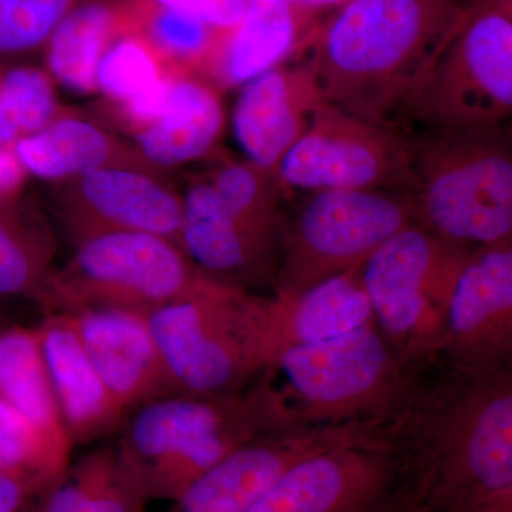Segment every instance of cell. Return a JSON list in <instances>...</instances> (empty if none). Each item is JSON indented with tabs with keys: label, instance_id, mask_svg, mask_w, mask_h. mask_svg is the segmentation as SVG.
Wrapping results in <instances>:
<instances>
[{
	"label": "cell",
	"instance_id": "4316f807",
	"mask_svg": "<svg viewBox=\"0 0 512 512\" xmlns=\"http://www.w3.org/2000/svg\"><path fill=\"white\" fill-rule=\"evenodd\" d=\"M57 242L45 215L20 198L0 205V301L35 298L53 269Z\"/></svg>",
	"mask_w": 512,
	"mask_h": 512
},
{
	"label": "cell",
	"instance_id": "7c38bea8",
	"mask_svg": "<svg viewBox=\"0 0 512 512\" xmlns=\"http://www.w3.org/2000/svg\"><path fill=\"white\" fill-rule=\"evenodd\" d=\"M275 180L284 190L412 192V141L386 124L323 104L282 158Z\"/></svg>",
	"mask_w": 512,
	"mask_h": 512
},
{
	"label": "cell",
	"instance_id": "f546056e",
	"mask_svg": "<svg viewBox=\"0 0 512 512\" xmlns=\"http://www.w3.org/2000/svg\"><path fill=\"white\" fill-rule=\"evenodd\" d=\"M205 178L237 220L281 248L284 220L279 212V187L274 175L247 160L220 157Z\"/></svg>",
	"mask_w": 512,
	"mask_h": 512
},
{
	"label": "cell",
	"instance_id": "277c9868",
	"mask_svg": "<svg viewBox=\"0 0 512 512\" xmlns=\"http://www.w3.org/2000/svg\"><path fill=\"white\" fill-rule=\"evenodd\" d=\"M423 370L397 355L372 322L282 350L266 373L284 379L282 392L268 387L291 426L389 430L426 382Z\"/></svg>",
	"mask_w": 512,
	"mask_h": 512
},
{
	"label": "cell",
	"instance_id": "4fadbf2b",
	"mask_svg": "<svg viewBox=\"0 0 512 512\" xmlns=\"http://www.w3.org/2000/svg\"><path fill=\"white\" fill-rule=\"evenodd\" d=\"M47 205L77 245L116 232H144L181 247L184 197L154 165H116L50 185Z\"/></svg>",
	"mask_w": 512,
	"mask_h": 512
},
{
	"label": "cell",
	"instance_id": "5bb4252c",
	"mask_svg": "<svg viewBox=\"0 0 512 512\" xmlns=\"http://www.w3.org/2000/svg\"><path fill=\"white\" fill-rule=\"evenodd\" d=\"M512 241L473 249L448 299L440 355L461 372L510 366Z\"/></svg>",
	"mask_w": 512,
	"mask_h": 512
},
{
	"label": "cell",
	"instance_id": "52a82bcc",
	"mask_svg": "<svg viewBox=\"0 0 512 512\" xmlns=\"http://www.w3.org/2000/svg\"><path fill=\"white\" fill-rule=\"evenodd\" d=\"M35 296L47 315L92 309L151 313L200 291L202 274L180 245L144 232L99 235L74 245Z\"/></svg>",
	"mask_w": 512,
	"mask_h": 512
},
{
	"label": "cell",
	"instance_id": "ffe728a7",
	"mask_svg": "<svg viewBox=\"0 0 512 512\" xmlns=\"http://www.w3.org/2000/svg\"><path fill=\"white\" fill-rule=\"evenodd\" d=\"M37 333L47 375L73 444L99 440L120 427L128 413L94 369L70 319L47 315Z\"/></svg>",
	"mask_w": 512,
	"mask_h": 512
},
{
	"label": "cell",
	"instance_id": "d6986e66",
	"mask_svg": "<svg viewBox=\"0 0 512 512\" xmlns=\"http://www.w3.org/2000/svg\"><path fill=\"white\" fill-rule=\"evenodd\" d=\"M319 8L284 0H248L235 28L222 36L201 76L218 90L237 89L282 66L311 39Z\"/></svg>",
	"mask_w": 512,
	"mask_h": 512
},
{
	"label": "cell",
	"instance_id": "f35d334b",
	"mask_svg": "<svg viewBox=\"0 0 512 512\" xmlns=\"http://www.w3.org/2000/svg\"><path fill=\"white\" fill-rule=\"evenodd\" d=\"M394 512H427L424 510L421 505L414 503L413 500L407 501L406 504H403L402 507L399 508V510Z\"/></svg>",
	"mask_w": 512,
	"mask_h": 512
},
{
	"label": "cell",
	"instance_id": "9a60e30c",
	"mask_svg": "<svg viewBox=\"0 0 512 512\" xmlns=\"http://www.w3.org/2000/svg\"><path fill=\"white\" fill-rule=\"evenodd\" d=\"M363 430L284 427L269 431L222 458L167 512H249L289 468Z\"/></svg>",
	"mask_w": 512,
	"mask_h": 512
},
{
	"label": "cell",
	"instance_id": "d4e9b609",
	"mask_svg": "<svg viewBox=\"0 0 512 512\" xmlns=\"http://www.w3.org/2000/svg\"><path fill=\"white\" fill-rule=\"evenodd\" d=\"M0 397L12 404L43 436L72 454L37 329L5 330L0 338Z\"/></svg>",
	"mask_w": 512,
	"mask_h": 512
},
{
	"label": "cell",
	"instance_id": "603a6c76",
	"mask_svg": "<svg viewBox=\"0 0 512 512\" xmlns=\"http://www.w3.org/2000/svg\"><path fill=\"white\" fill-rule=\"evenodd\" d=\"M12 148L28 174L49 185L116 165H153L133 144L73 111Z\"/></svg>",
	"mask_w": 512,
	"mask_h": 512
},
{
	"label": "cell",
	"instance_id": "d6a6232c",
	"mask_svg": "<svg viewBox=\"0 0 512 512\" xmlns=\"http://www.w3.org/2000/svg\"><path fill=\"white\" fill-rule=\"evenodd\" d=\"M84 0H0V63L42 53L60 22Z\"/></svg>",
	"mask_w": 512,
	"mask_h": 512
},
{
	"label": "cell",
	"instance_id": "30bf717a",
	"mask_svg": "<svg viewBox=\"0 0 512 512\" xmlns=\"http://www.w3.org/2000/svg\"><path fill=\"white\" fill-rule=\"evenodd\" d=\"M512 111V0H468L407 113L431 128L497 126Z\"/></svg>",
	"mask_w": 512,
	"mask_h": 512
},
{
	"label": "cell",
	"instance_id": "6da1fadb",
	"mask_svg": "<svg viewBox=\"0 0 512 512\" xmlns=\"http://www.w3.org/2000/svg\"><path fill=\"white\" fill-rule=\"evenodd\" d=\"M468 0H346L305 47L323 103L373 123L404 111L426 82Z\"/></svg>",
	"mask_w": 512,
	"mask_h": 512
},
{
	"label": "cell",
	"instance_id": "484cf974",
	"mask_svg": "<svg viewBox=\"0 0 512 512\" xmlns=\"http://www.w3.org/2000/svg\"><path fill=\"white\" fill-rule=\"evenodd\" d=\"M147 503L116 447L104 446L70 463L40 501L39 512H143Z\"/></svg>",
	"mask_w": 512,
	"mask_h": 512
},
{
	"label": "cell",
	"instance_id": "9c48e42d",
	"mask_svg": "<svg viewBox=\"0 0 512 512\" xmlns=\"http://www.w3.org/2000/svg\"><path fill=\"white\" fill-rule=\"evenodd\" d=\"M416 224L407 191L311 192L284 222L275 293L295 295L359 268L387 239Z\"/></svg>",
	"mask_w": 512,
	"mask_h": 512
},
{
	"label": "cell",
	"instance_id": "83f0119b",
	"mask_svg": "<svg viewBox=\"0 0 512 512\" xmlns=\"http://www.w3.org/2000/svg\"><path fill=\"white\" fill-rule=\"evenodd\" d=\"M127 10L131 29L150 43L168 70L202 74L227 33L150 0H127Z\"/></svg>",
	"mask_w": 512,
	"mask_h": 512
},
{
	"label": "cell",
	"instance_id": "e575fe53",
	"mask_svg": "<svg viewBox=\"0 0 512 512\" xmlns=\"http://www.w3.org/2000/svg\"><path fill=\"white\" fill-rule=\"evenodd\" d=\"M47 491L37 485L0 471V512H25L35 498L45 497Z\"/></svg>",
	"mask_w": 512,
	"mask_h": 512
},
{
	"label": "cell",
	"instance_id": "2e32d148",
	"mask_svg": "<svg viewBox=\"0 0 512 512\" xmlns=\"http://www.w3.org/2000/svg\"><path fill=\"white\" fill-rule=\"evenodd\" d=\"M64 316L73 323L101 380L127 413L181 393L146 313L92 309Z\"/></svg>",
	"mask_w": 512,
	"mask_h": 512
},
{
	"label": "cell",
	"instance_id": "4dcf8cb0",
	"mask_svg": "<svg viewBox=\"0 0 512 512\" xmlns=\"http://www.w3.org/2000/svg\"><path fill=\"white\" fill-rule=\"evenodd\" d=\"M60 450L12 404L0 397V471L49 491L70 466Z\"/></svg>",
	"mask_w": 512,
	"mask_h": 512
},
{
	"label": "cell",
	"instance_id": "ab89813d",
	"mask_svg": "<svg viewBox=\"0 0 512 512\" xmlns=\"http://www.w3.org/2000/svg\"><path fill=\"white\" fill-rule=\"evenodd\" d=\"M40 501H42V500H40ZM39 507H40V503H39V505H37L36 508H33V507L29 508V510H26L25 512H39Z\"/></svg>",
	"mask_w": 512,
	"mask_h": 512
},
{
	"label": "cell",
	"instance_id": "3957f363",
	"mask_svg": "<svg viewBox=\"0 0 512 512\" xmlns=\"http://www.w3.org/2000/svg\"><path fill=\"white\" fill-rule=\"evenodd\" d=\"M284 427L259 377L251 390L197 396L178 393L131 410L114 444L147 501L177 500L242 444Z\"/></svg>",
	"mask_w": 512,
	"mask_h": 512
},
{
	"label": "cell",
	"instance_id": "d590c367",
	"mask_svg": "<svg viewBox=\"0 0 512 512\" xmlns=\"http://www.w3.org/2000/svg\"><path fill=\"white\" fill-rule=\"evenodd\" d=\"M29 174L13 148L0 147V205L23 198Z\"/></svg>",
	"mask_w": 512,
	"mask_h": 512
},
{
	"label": "cell",
	"instance_id": "60d3db41",
	"mask_svg": "<svg viewBox=\"0 0 512 512\" xmlns=\"http://www.w3.org/2000/svg\"><path fill=\"white\" fill-rule=\"evenodd\" d=\"M2 333H3V332H0V338H2Z\"/></svg>",
	"mask_w": 512,
	"mask_h": 512
},
{
	"label": "cell",
	"instance_id": "ac0fdd59",
	"mask_svg": "<svg viewBox=\"0 0 512 512\" xmlns=\"http://www.w3.org/2000/svg\"><path fill=\"white\" fill-rule=\"evenodd\" d=\"M183 197L181 248L202 274L242 289L276 274L281 248L237 220L205 175L191 180Z\"/></svg>",
	"mask_w": 512,
	"mask_h": 512
},
{
	"label": "cell",
	"instance_id": "1f68e13d",
	"mask_svg": "<svg viewBox=\"0 0 512 512\" xmlns=\"http://www.w3.org/2000/svg\"><path fill=\"white\" fill-rule=\"evenodd\" d=\"M168 73L161 57L143 36L124 30L101 56L97 67V93L110 104H120L146 92Z\"/></svg>",
	"mask_w": 512,
	"mask_h": 512
},
{
	"label": "cell",
	"instance_id": "44dd1931",
	"mask_svg": "<svg viewBox=\"0 0 512 512\" xmlns=\"http://www.w3.org/2000/svg\"><path fill=\"white\" fill-rule=\"evenodd\" d=\"M225 127L220 90L201 74L171 70L170 97L160 119L131 134L154 167H178L214 153Z\"/></svg>",
	"mask_w": 512,
	"mask_h": 512
},
{
	"label": "cell",
	"instance_id": "f1b7e54d",
	"mask_svg": "<svg viewBox=\"0 0 512 512\" xmlns=\"http://www.w3.org/2000/svg\"><path fill=\"white\" fill-rule=\"evenodd\" d=\"M72 111L59 103L45 67L23 60L0 63V147L12 148Z\"/></svg>",
	"mask_w": 512,
	"mask_h": 512
},
{
	"label": "cell",
	"instance_id": "8992f818",
	"mask_svg": "<svg viewBox=\"0 0 512 512\" xmlns=\"http://www.w3.org/2000/svg\"><path fill=\"white\" fill-rule=\"evenodd\" d=\"M147 318L181 393L239 392L274 365L269 298L247 289L211 281Z\"/></svg>",
	"mask_w": 512,
	"mask_h": 512
},
{
	"label": "cell",
	"instance_id": "ba28073f",
	"mask_svg": "<svg viewBox=\"0 0 512 512\" xmlns=\"http://www.w3.org/2000/svg\"><path fill=\"white\" fill-rule=\"evenodd\" d=\"M471 251L416 224L387 239L362 265L375 325L410 365L426 369L440 355L448 299Z\"/></svg>",
	"mask_w": 512,
	"mask_h": 512
},
{
	"label": "cell",
	"instance_id": "836d02e7",
	"mask_svg": "<svg viewBox=\"0 0 512 512\" xmlns=\"http://www.w3.org/2000/svg\"><path fill=\"white\" fill-rule=\"evenodd\" d=\"M150 2L201 20L205 25L220 32H229L235 28L248 6V0H150Z\"/></svg>",
	"mask_w": 512,
	"mask_h": 512
},
{
	"label": "cell",
	"instance_id": "e0dca14e",
	"mask_svg": "<svg viewBox=\"0 0 512 512\" xmlns=\"http://www.w3.org/2000/svg\"><path fill=\"white\" fill-rule=\"evenodd\" d=\"M323 104L305 63L282 64L242 86L232 127L245 160L275 177L282 158L308 130Z\"/></svg>",
	"mask_w": 512,
	"mask_h": 512
},
{
	"label": "cell",
	"instance_id": "5b68a950",
	"mask_svg": "<svg viewBox=\"0 0 512 512\" xmlns=\"http://www.w3.org/2000/svg\"><path fill=\"white\" fill-rule=\"evenodd\" d=\"M417 224L458 247L512 241V150L501 127L431 128L412 143Z\"/></svg>",
	"mask_w": 512,
	"mask_h": 512
},
{
	"label": "cell",
	"instance_id": "7402d4cb",
	"mask_svg": "<svg viewBox=\"0 0 512 512\" xmlns=\"http://www.w3.org/2000/svg\"><path fill=\"white\" fill-rule=\"evenodd\" d=\"M360 269L332 276L295 295L275 293L269 298L275 360L282 350L338 338L375 322Z\"/></svg>",
	"mask_w": 512,
	"mask_h": 512
},
{
	"label": "cell",
	"instance_id": "8d00e7d4",
	"mask_svg": "<svg viewBox=\"0 0 512 512\" xmlns=\"http://www.w3.org/2000/svg\"><path fill=\"white\" fill-rule=\"evenodd\" d=\"M454 512H512V493L494 495Z\"/></svg>",
	"mask_w": 512,
	"mask_h": 512
},
{
	"label": "cell",
	"instance_id": "cb8c5ba5",
	"mask_svg": "<svg viewBox=\"0 0 512 512\" xmlns=\"http://www.w3.org/2000/svg\"><path fill=\"white\" fill-rule=\"evenodd\" d=\"M131 29L127 0H84L60 22L43 49L55 83L76 94L97 93V67L114 37Z\"/></svg>",
	"mask_w": 512,
	"mask_h": 512
},
{
	"label": "cell",
	"instance_id": "7a4b0ae2",
	"mask_svg": "<svg viewBox=\"0 0 512 512\" xmlns=\"http://www.w3.org/2000/svg\"><path fill=\"white\" fill-rule=\"evenodd\" d=\"M390 433L406 458L412 500L427 512L512 493L511 366L426 380Z\"/></svg>",
	"mask_w": 512,
	"mask_h": 512
},
{
	"label": "cell",
	"instance_id": "74e56055",
	"mask_svg": "<svg viewBox=\"0 0 512 512\" xmlns=\"http://www.w3.org/2000/svg\"><path fill=\"white\" fill-rule=\"evenodd\" d=\"M284 2L296 3V5L312 6V8H330V6L342 5L346 0H284Z\"/></svg>",
	"mask_w": 512,
	"mask_h": 512
},
{
	"label": "cell",
	"instance_id": "8fae6325",
	"mask_svg": "<svg viewBox=\"0 0 512 512\" xmlns=\"http://www.w3.org/2000/svg\"><path fill=\"white\" fill-rule=\"evenodd\" d=\"M412 500L389 430L357 431L303 458L249 512H394Z\"/></svg>",
	"mask_w": 512,
	"mask_h": 512
}]
</instances>
